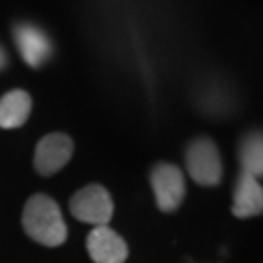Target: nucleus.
Returning a JSON list of instances; mask_svg holds the SVG:
<instances>
[{"label": "nucleus", "mask_w": 263, "mask_h": 263, "mask_svg": "<svg viewBox=\"0 0 263 263\" xmlns=\"http://www.w3.org/2000/svg\"><path fill=\"white\" fill-rule=\"evenodd\" d=\"M22 226L26 234L45 248H59L66 242L68 228L55 199L35 193L26 201L22 211Z\"/></svg>", "instance_id": "f257e3e1"}, {"label": "nucleus", "mask_w": 263, "mask_h": 263, "mask_svg": "<svg viewBox=\"0 0 263 263\" xmlns=\"http://www.w3.org/2000/svg\"><path fill=\"white\" fill-rule=\"evenodd\" d=\"M185 166L191 179L201 187H216L222 179V160L216 144L207 137H199L187 144Z\"/></svg>", "instance_id": "f03ea898"}, {"label": "nucleus", "mask_w": 263, "mask_h": 263, "mask_svg": "<svg viewBox=\"0 0 263 263\" xmlns=\"http://www.w3.org/2000/svg\"><path fill=\"white\" fill-rule=\"evenodd\" d=\"M70 215L92 226H107L113 218V199L100 183H90L70 197Z\"/></svg>", "instance_id": "7ed1b4c3"}, {"label": "nucleus", "mask_w": 263, "mask_h": 263, "mask_svg": "<svg viewBox=\"0 0 263 263\" xmlns=\"http://www.w3.org/2000/svg\"><path fill=\"white\" fill-rule=\"evenodd\" d=\"M151 185L156 199V207L162 213H174L181 207L185 199V179L178 166L156 164L151 172Z\"/></svg>", "instance_id": "20e7f679"}, {"label": "nucleus", "mask_w": 263, "mask_h": 263, "mask_svg": "<svg viewBox=\"0 0 263 263\" xmlns=\"http://www.w3.org/2000/svg\"><path fill=\"white\" fill-rule=\"evenodd\" d=\"M72 141L65 133H49L35 146L33 166L41 176H53L72 158Z\"/></svg>", "instance_id": "39448f33"}, {"label": "nucleus", "mask_w": 263, "mask_h": 263, "mask_svg": "<svg viewBox=\"0 0 263 263\" xmlns=\"http://www.w3.org/2000/svg\"><path fill=\"white\" fill-rule=\"evenodd\" d=\"M86 250L94 263H125L129 257V246L109 226H94L88 234Z\"/></svg>", "instance_id": "423d86ee"}, {"label": "nucleus", "mask_w": 263, "mask_h": 263, "mask_svg": "<svg viewBox=\"0 0 263 263\" xmlns=\"http://www.w3.org/2000/svg\"><path fill=\"white\" fill-rule=\"evenodd\" d=\"M14 39L22 59L28 63L29 66L37 68V66L45 65L49 57L53 53V45L47 33L37 26L31 24H20L14 29Z\"/></svg>", "instance_id": "0eeeda50"}, {"label": "nucleus", "mask_w": 263, "mask_h": 263, "mask_svg": "<svg viewBox=\"0 0 263 263\" xmlns=\"http://www.w3.org/2000/svg\"><path fill=\"white\" fill-rule=\"evenodd\" d=\"M263 211V189L257 178L242 172L234 185L232 215L236 218H254Z\"/></svg>", "instance_id": "6e6552de"}, {"label": "nucleus", "mask_w": 263, "mask_h": 263, "mask_svg": "<svg viewBox=\"0 0 263 263\" xmlns=\"http://www.w3.org/2000/svg\"><path fill=\"white\" fill-rule=\"evenodd\" d=\"M31 113V96L26 90H10L0 98V127L18 129Z\"/></svg>", "instance_id": "1a4fd4ad"}, {"label": "nucleus", "mask_w": 263, "mask_h": 263, "mask_svg": "<svg viewBox=\"0 0 263 263\" xmlns=\"http://www.w3.org/2000/svg\"><path fill=\"white\" fill-rule=\"evenodd\" d=\"M240 164H242V172L259 178L263 172V144L261 135L259 133H252L248 135L242 144H240Z\"/></svg>", "instance_id": "9d476101"}, {"label": "nucleus", "mask_w": 263, "mask_h": 263, "mask_svg": "<svg viewBox=\"0 0 263 263\" xmlns=\"http://www.w3.org/2000/svg\"><path fill=\"white\" fill-rule=\"evenodd\" d=\"M6 63H8V59H6V53H4V49L0 47V70L6 66Z\"/></svg>", "instance_id": "9b49d317"}]
</instances>
